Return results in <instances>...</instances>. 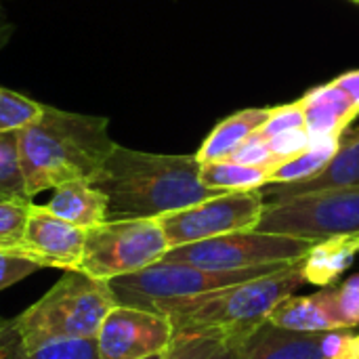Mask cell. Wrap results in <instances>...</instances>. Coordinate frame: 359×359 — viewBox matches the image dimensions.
Segmentation results:
<instances>
[{"mask_svg": "<svg viewBox=\"0 0 359 359\" xmlns=\"http://www.w3.org/2000/svg\"><path fill=\"white\" fill-rule=\"evenodd\" d=\"M257 229L311 240L359 233V183L267 202Z\"/></svg>", "mask_w": 359, "mask_h": 359, "instance_id": "ba28073f", "label": "cell"}, {"mask_svg": "<svg viewBox=\"0 0 359 359\" xmlns=\"http://www.w3.org/2000/svg\"><path fill=\"white\" fill-rule=\"evenodd\" d=\"M40 269L44 267L21 255L17 248H0V290L29 278Z\"/></svg>", "mask_w": 359, "mask_h": 359, "instance_id": "484cf974", "label": "cell"}, {"mask_svg": "<svg viewBox=\"0 0 359 359\" xmlns=\"http://www.w3.org/2000/svg\"><path fill=\"white\" fill-rule=\"evenodd\" d=\"M25 196L32 200L67 181H95L118 145L109 120L44 105L40 118L17 133Z\"/></svg>", "mask_w": 359, "mask_h": 359, "instance_id": "7a4b0ae2", "label": "cell"}, {"mask_svg": "<svg viewBox=\"0 0 359 359\" xmlns=\"http://www.w3.org/2000/svg\"><path fill=\"white\" fill-rule=\"evenodd\" d=\"M355 2H359V0H355Z\"/></svg>", "mask_w": 359, "mask_h": 359, "instance_id": "d590c367", "label": "cell"}, {"mask_svg": "<svg viewBox=\"0 0 359 359\" xmlns=\"http://www.w3.org/2000/svg\"><path fill=\"white\" fill-rule=\"evenodd\" d=\"M246 339H236V337H227L225 343L210 355L208 359H240L242 358V345Z\"/></svg>", "mask_w": 359, "mask_h": 359, "instance_id": "4dcf8cb0", "label": "cell"}, {"mask_svg": "<svg viewBox=\"0 0 359 359\" xmlns=\"http://www.w3.org/2000/svg\"><path fill=\"white\" fill-rule=\"evenodd\" d=\"M227 337L208 332V334H179L175 337L170 349L166 351L164 359H208Z\"/></svg>", "mask_w": 359, "mask_h": 359, "instance_id": "d4e9b609", "label": "cell"}, {"mask_svg": "<svg viewBox=\"0 0 359 359\" xmlns=\"http://www.w3.org/2000/svg\"><path fill=\"white\" fill-rule=\"evenodd\" d=\"M288 265L292 263H271V265H259V267H248V269L212 271V269H200L194 265H183V263H172V261L162 259L141 271L114 278L107 284L111 288L116 305L158 311L160 307L168 303L194 299V297L217 292L229 286L252 282L269 273H276Z\"/></svg>", "mask_w": 359, "mask_h": 359, "instance_id": "5b68a950", "label": "cell"}, {"mask_svg": "<svg viewBox=\"0 0 359 359\" xmlns=\"http://www.w3.org/2000/svg\"><path fill=\"white\" fill-rule=\"evenodd\" d=\"M299 103L305 118V130L311 139L341 137L359 116V107L334 80L311 88Z\"/></svg>", "mask_w": 359, "mask_h": 359, "instance_id": "9a60e30c", "label": "cell"}, {"mask_svg": "<svg viewBox=\"0 0 359 359\" xmlns=\"http://www.w3.org/2000/svg\"><path fill=\"white\" fill-rule=\"evenodd\" d=\"M32 200H0V248H19Z\"/></svg>", "mask_w": 359, "mask_h": 359, "instance_id": "cb8c5ba5", "label": "cell"}, {"mask_svg": "<svg viewBox=\"0 0 359 359\" xmlns=\"http://www.w3.org/2000/svg\"><path fill=\"white\" fill-rule=\"evenodd\" d=\"M55 217L88 231L107 221V198L90 181H67L53 189L44 204Z\"/></svg>", "mask_w": 359, "mask_h": 359, "instance_id": "e0dca14e", "label": "cell"}, {"mask_svg": "<svg viewBox=\"0 0 359 359\" xmlns=\"http://www.w3.org/2000/svg\"><path fill=\"white\" fill-rule=\"evenodd\" d=\"M269 324L299 330V332H328V330H349L347 322L341 316L334 286H326L316 294L299 297L292 294L276 305Z\"/></svg>", "mask_w": 359, "mask_h": 359, "instance_id": "7c38bea8", "label": "cell"}, {"mask_svg": "<svg viewBox=\"0 0 359 359\" xmlns=\"http://www.w3.org/2000/svg\"><path fill=\"white\" fill-rule=\"evenodd\" d=\"M326 332H299L261 324L242 345L240 359H326Z\"/></svg>", "mask_w": 359, "mask_h": 359, "instance_id": "5bb4252c", "label": "cell"}, {"mask_svg": "<svg viewBox=\"0 0 359 359\" xmlns=\"http://www.w3.org/2000/svg\"><path fill=\"white\" fill-rule=\"evenodd\" d=\"M0 19H6V15H4V8H2V0H0Z\"/></svg>", "mask_w": 359, "mask_h": 359, "instance_id": "e575fe53", "label": "cell"}, {"mask_svg": "<svg viewBox=\"0 0 359 359\" xmlns=\"http://www.w3.org/2000/svg\"><path fill=\"white\" fill-rule=\"evenodd\" d=\"M114 307L116 299L105 280L74 269L8 324L17 341L34 349L55 341L95 339Z\"/></svg>", "mask_w": 359, "mask_h": 359, "instance_id": "277c9868", "label": "cell"}, {"mask_svg": "<svg viewBox=\"0 0 359 359\" xmlns=\"http://www.w3.org/2000/svg\"><path fill=\"white\" fill-rule=\"evenodd\" d=\"M305 284L299 261L252 282L168 303L156 313L170 320L175 337L217 332L223 337L248 339L267 322L278 303L292 297Z\"/></svg>", "mask_w": 359, "mask_h": 359, "instance_id": "3957f363", "label": "cell"}, {"mask_svg": "<svg viewBox=\"0 0 359 359\" xmlns=\"http://www.w3.org/2000/svg\"><path fill=\"white\" fill-rule=\"evenodd\" d=\"M13 34H15V23L8 21V19H0V53L11 42Z\"/></svg>", "mask_w": 359, "mask_h": 359, "instance_id": "1f68e13d", "label": "cell"}, {"mask_svg": "<svg viewBox=\"0 0 359 359\" xmlns=\"http://www.w3.org/2000/svg\"><path fill=\"white\" fill-rule=\"evenodd\" d=\"M334 82L345 90V95L353 101V105L359 107V69H353V72H347V74L339 76Z\"/></svg>", "mask_w": 359, "mask_h": 359, "instance_id": "f546056e", "label": "cell"}, {"mask_svg": "<svg viewBox=\"0 0 359 359\" xmlns=\"http://www.w3.org/2000/svg\"><path fill=\"white\" fill-rule=\"evenodd\" d=\"M42 109V103L0 86V133H19L36 122Z\"/></svg>", "mask_w": 359, "mask_h": 359, "instance_id": "603a6c76", "label": "cell"}, {"mask_svg": "<svg viewBox=\"0 0 359 359\" xmlns=\"http://www.w3.org/2000/svg\"><path fill=\"white\" fill-rule=\"evenodd\" d=\"M353 359H359V332L353 337Z\"/></svg>", "mask_w": 359, "mask_h": 359, "instance_id": "d6a6232c", "label": "cell"}, {"mask_svg": "<svg viewBox=\"0 0 359 359\" xmlns=\"http://www.w3.org/2000/svg\"><path fill=\"white\" fill-rule=\"evenodd\" d=\"M318 240L261 229L225 233L194 244L168 248L164 261L194 265L200 269H248L271 263H297L307 257Z\"/></svg>", "mask_w": 359, "mask_h": 359, "instance_id": "52a82bcc", "label": "cell"}, {"mask_svg": "<svg viewBox=\"0 0 359 359\" xmlns=\"http://www.w3.org/2000/svg\"><path fill=\"white\" fill-rule=\"evenodd\" d=\"M297 128H305V118H303V109L299 101L273 107L271 116L257 133L261 137H276L280 133H288Z\"/></svg>", "mask_w": 359, "mask_h": 359, "instance_id": "83f0119b", "label": "cell"}, {"mask_svg": "<svg viewBox=\"0 0 359 359\" xmlns=\"http://www.w3.org/2000/svg\"><path fill=\"white\" fill-rule=\"evenodd\" d=\"M0 359H99V355L95 339L55 341L25 349L13 334L8 320H0Z\"/></svg>", "mask_w": 359, "mask_h": 359, "instance_id": "d6986e66", "label": "cell"}, {"mask_svg": "<svg viewBox=\"0 0 359 359\" xmlns=\"http://www.w3.org/2000/svg\"><path fill=\"white\" fill-rule=\"evenodd\" d=\"M168 248L158 219L105 221L86 231L78 271L109 282L162 261Z\"/></svg>", "mask_w": 359, "mask_h": 359, "instance_id": "8992f818", "label": "cell"}, {"mask_svg": "<svg viewBox=\"0 0 359 359\" xmlns=\"http://www.w3.org/2000/svg\"><path fill=\"white\" fill-rule=\"evenodd\" d=\"M196 154H151L116 145L93 185L107 198V221L160 219L212 196Z\"/></svg>", "mask_w": 359, "mask_h": 359, "instance_id": "6da1fadb", "label": "cell"}, {"mask_svg": "<svg viewBox=\"0 0 359 359\" xmlns=\"http://www.w3.org/2000/svg\"><path fill=\"white\" fill-rule=\"evenodd\" d=\"M84 238L86 231L55 217L46 206L32 204L23 240L19 244V252L38 265L74 271L80 267L84 255Z\"/></svg>", "mask_w": 359, "mask_h": 359, "instance_id": "8fae6325", "label": "cell"}, {"mask_svg": "<svg viewBox=\"0 0 359 359\" xmlns=\"http://www.w3.org/2000/svg\"><path fill=\"white\" fill-rule=\"evenodd\" d=\"M175 341V328L162 313L116 305L103 320L95 345L99 359H143L166 353Z\"/></svg>", "mask_w": 359, "mask_h": 359, "instance_id": "30bf717a", "label": "cell"}, {"mask_svg": "<svg viewBox=\"0 0 359 359\" xmlns=\"http://www.w3.org/2000/svg\"><path fill=\"white\" fill-rule=\"evenodd\" d=\"M265 204L267 202L261 189L225 191L194 206L168 212L158 221L162 225L168 246L177 248L225 233L257 229Z\"/></svg>", "mask_w": 359, "mask_h": 359, "instance_id": "9c48e42d", "label": "cell"}, {"mask_svg": "<svg viewBox=\"0 0 359 359\" xmlns=\"http://www.w3.org/2000/svg\"><path fill=\"white\" fill-rule=\"evenodd\" d=\"M0 200H29L19 164L17 133H0Z\"/></svg>", "mask_w": 359, "mask_h": 359, "instance_id": "7402d4cb", "label": "cell"}, {"mask_svg": "<svg viewBox=\"0 0 359 359\" xmlns=\"http://www.w3.org/2000/svg\"><path fill=\"white\" fill-rule=\"evenodd\" d=\"M229 160H236V162H242V164H248V166H259V168H267L269 175L273 168H278V162L269 149V143L265 137H261L259 133L250 135L231 156Z\"/></svg>", "mask_w": 359, "mask_h": 359, "instance_id": "4316f807", "label": "cell"}, {"mask_svg": "<svg viewBox=\"0 0 359 359\" xmlns=\"http://www.w3.org/2000/svg\"><path fill=\"white\" fill-rule=\"evenodd\" d=\"M355 183H359V130H345L341 135L339 151L320 175L301 183H288V185L269 183L261 187V191L265 196V202H278L292 196L326 191V189L347 187Z\"/></svg>", "mask_w": 359, "mask_h": 359, "instance_id": "4fadbf2b", "label": "cell"}, {"mask_svg": "<svg viewBox=\"0 0 359 359\" xmlns=\"http://www.w3.org/2000/svg\"><path fill=\"white\" fill-rule=\"evenodd\" d=\"M339 143H341V137L313 139L309 147H305L303 151H299L297 156L288 158L278 168H273L269 175V183L288 185V183H301V181L313 179L330 164V160L339 151Z\"/></svg>", "mask_w": 359, "mask_h": 359, "instance_id": "ffe728a7", "label": "cell"}, {"mask_svg": "<svg viewBox=\"0 0 359 359\" xmlns=\"http://www.w3.org/2000/svg\"><path fill=\"white\" fill-rule=\"evenodd\" d=\"M166 353H156V355H149V358H143V359H164Z\"/></svg>", "mask_w": 359, "mask_h": 359, "instance_id": "836d02e7", "label": "cell"}, {"mask_svg": "<svg viewBox=\"0 0 359 359\" xmlns=\"http://www.w3.org/2000/svg\"><path fill=\"white\" fill-rule=\"evenodd\" d=\"M337 292V303L341 309L343 320L347 322L349 328L359 326V273L349 276L343 284L334 286Z\"/></svg>", "mask_w": 359, "mask_h": 359, "instance_id": "f1b7e54d", "label": "cell"}, {"mask_svg": "<svg viewBox=\"0 0 359 359\" xmlns=\"http://www.w3.org/2000/svg\"><path fill=\"white\" fill-rule=\"evenodd\" d=\"M359 257V233L330 236L318 240L301 261L307 284L326 288L337 284Z\"/></svg>", "mask_w": 359, "mask_h": 359, "instance_id": "2e32d148", "label": "cell"}, {"mask_svg": "<svg viewBox=\"0 0 359 359\" xmlns=\"http://www.w3.org/2000/svg\"><path fill=\"white\" fill-rule=\"evenodd\" d=\"M271 111L273 107H250L225 118L221 124L215 126V130L200 145L196 154L200 164L227 160L250 135H255L267 122Z\"/></svg>", "mask_w": 359, "mask_h": 359, "instance_id": "ac0fdd59", "label": "cell"}, {"mask_svg": "<svg viewBox=\"0 0 359 359\" xmlns=\"http://www.w3.org/2000/svg\"><path fill=\"white\" fill-rule=\"evenodd\" d=\"M200 179L206 187L219 191H246L261 189L269 183V170L259 166H248L236 160L206 162L200 168Z\"/></svg>", "mask_w": 359, "mask_h": 359, "instance_id": "44dd1931", "label": "cell"}]
</instances>
